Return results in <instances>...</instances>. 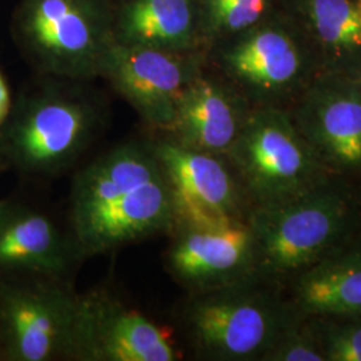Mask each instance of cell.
<instances>
[{
  "mask_svg": "<svg viewBox=\"0 0 361 361\" xmlns=\"http://www.w3.org/2000/svg\"><path fill=\"white\" fill-rule=\"evenodd\" d=\"M67 219L86 258L168 235L177 207L150 137L116 143L78 168Z\"/></svg>",
  "mask_w": 361,
  "mask_h": 361,
  "instance_id": "obj_1",
  "label": "cell"
},
{
  "mask_svg": "<svg viewBox=\"0 0 361 361\" xmlns=\"http://www.w3.org/2000/svg\"><path fill=\"white\" fill-rule=\"evenodd\" d=\"M90 82L37 75L0 125V171L50 180L73 170L102 134L104 98Z\"/></svg>",
  "mask_w": 361,
  "mask_h": 361,
  "instance_id": "obj_2",
  "label": "cell"
},
{
  "mask_svg": "<svg viewBox=\"0 0 361 361\" xmlns=\"http://www.w3.org/2000/svg\"><path fill=\"white\" fill-rule=\"evenodd\" d=\"M258 277L190 292L176 313L177 329L197 359L265 361L302 316Z\"/></svg>",
  "mask_w": 361,
  "mask_h": 361,
  "instance_id": "obj_3",
  "label": "cell"
},
{
  "mask_svg": "<svg viewBox=\"0 0 361 361\" xmlns=\"http://www.w3.org/2000/svg\"><path fill=\"white\" fill-rule=\"evenodd\" d=\"M246 221L256 276L276 283L343 249L355 228L356 205L348 190L329 178L292 200L252 207Z\"/></svg>",
  "mask_w": 361,
  "mask_h": 361,
  "instance_id": "obj_4",
  "label": "cell"
},
{
  "mask_svg": "<svg viewBox=\"0 0 361 361\" xmlns=\"http://www.w3.org/2000/svg\"><path fill=\"white\" fill-rule=\"evenodd\" d=\"M207 68L226 80L255 107L289 110L323 74L310 42L283 11L226 38L214 40Z\"/></svg>",
  "mask_w": 361,
  "mask_h": 361,
  "instance_id": "obj_5",
  "label": "cell"
},
{
  "mask_svg": "<svg viewBox=\"0 0 361 361\" xmlns=\"http://www.w3.org/2000/svg\"><path fill=\"white\" fill-rule=\"evenodd\" d=\"M11 37L37 75L91 82L116 43L113 0H19Z\"/></svg>",
  "mask_w": 361,
  "mask_h": 361,
  "instance_id": "obj_6",
  "label": "cell"
},
{
  "mask_svg": "<svg viewBox=\"0 0 361 361\" xmlns=\"http://www.w3.org/2000/svg\"><path fill=\"white\" fill-rule=\"evenodd\" d=\"M225 157L252 207L284 202L329 180L331 169L283 107L252 109Z\"/></svg>",
  "mask_w": 361,
  "mask_h": 361,
  "instance_id": "obj_7",
  "label": "cell"
},
{
  "mask_svg": "<svg viewBox=\"0 0 361 361\" xmlns=\"http://www.w3.org/2000/svg\"><path fill=\"white\" fill-rule=\"evenodd\" d=\"M77 298L71 279L0 274V360H66Z\"/></svg>",
  "mask_w": 361,
  "mask_h": 361,
  "instance_id": "obj_8",
  "label": "cell"
},
{
  "mask_svg": "<svg viewBox=\"0 0 361 361\" xmlns=\"http://www.w3.org/2000/svg\"><path fill=\"white\" fill-rule=\"evenodd\" d=\"M180 352L165 331L113 292L78 293L66 360L176 361Z\"/></svg>",
  "mask_w": 361,
  "mask_h": 361,
  "instance_id": "obj_9",
  "label": "cell"
},
{
  "mask_svg": "<svg viewBox=\"0 0 361 361\" xmlns=\"http://www.w3.org/2000/svg\"><path fill=\"white\" fill-rule=\"evenodd\" d=\"M149 137L174 194L176 225L219 226L247 219L252 204L225 155L194 150L162 131Z\"/></svg>",
  "mask_w": 361,
  "mask_h": 361,
  "instance_id": "obj_10",
  "label": "cell"
},
{
  "mask_svg": "<svg viewBox=\"0 0 361 361\" xmlns=\"http://www.w3.org/2000/svg\"><path fill=\"white\" fill-rule=\"evenodd\" d=\"M207 52H173L114 43L101 78L152 131H166L183 89L207 66Z\"/></svg>",
  "mask_w": 361,
  "mask_h": 361,
  "instance_id": "obj_11",
  "label": "cell"
},
{
  "mask_svg": "<svg viewBox=\"0 0 361 361\" xmlns=\"http://www.w3.org/2000/svg\"><path fill=\"white\" fill-rule=\"evenodd\" d=\"M168 237L165 269L188 293L257 277L246 219L219 226L177 224Z\"/></svg>",
  "mask_w": 361,
  "mask_h": 361,
  "instance_id": "obj_12",
  "label": "cell"
},
{
  "mask_svg": "<svg viewBox=\"0 0 361 361\" xmlns=\"http://www.w3.org/2000/svg\"><path fill=\"white\" fill-rule=\"evenodd\" d=\"M289 111L328 168L361 170V92L355 78L320 74Z\"/></svg>",
  "mask_w": 361,
  "mask_h": 361,
  "instance_id": "obj_13",
  "label": "cell"
},
{
  "mask_svg": "<svg viewBox=\"0 0 361 361\" xmlns=\"http://www.w3.org/2000/svg\"><path fill=\"white\" fill-rule=\"evenodd\" d=\"M68 228L15 197L0 200V274L39 273L71 279L85 259Z\"/></svg>",
  "mask_w": 361,
  "mask_h": 361,
  "instance_id": "obj_14",
  "label": "cell"
},
{
  "mask_svg": "<svg viewBox=\"0 0 361 361\" xmlns=\"http://www.w3.org/2000/svg\"><path fill=\"white\" fill-rule=\"evenodd\" d=\"M252 109L238 91L205 66L180 92L173 121L162 133L194 150L225 155Z\"/></svg>",
  "mask_w": 361,
  "mask_h": 361,
  "instance_id": "obj_15",
  "label": "cell"
},
{
  "mask_svg": "<svg viewBox=\"0 0 361 361\" xmlns=\"http://www.w3.org/2000/svg\"><path fill=\"white\" fill-rule=\"evenodd\" d=\"M113 35L122 46L207 52L200 0H113Z\"/></svg>",
  "mask_w": 361,
  "mask_h": 361,
  "instance_id": "obj_16",
  "label": "cell"
},
{
  "mask_svg": "<svg viewBox=\"0 0 361 361\" xmlns=\"http://www.w3.org/2000/svg\"><path fill=\"white\" fill-rule=\"evenodd\" d=\"M316 54L323 73L361 71V11L350 0H279Z\"/></svg>",
  "mask_w": 361,
  "mask_h": 361,
  "instance_id": "obj_17",
  "label": "cell"
},
{
  "mask_svg": "<svg viewBox=\"0 0 361 361\" xmlns=\"http://www.w3.org/2000/svg\"><path fill=\"white\" fill-rule=\"evenodd\" d=\"M293 304L305 316H361V250L340 249L297 276Z\"/></svg>",
  "mask_w": 361,
  "mask_h": 361,
  "instance_id": "obj_18",
  "label": "cell"
},
{
  "mask_svg": "<svg viewBox=\"0 0 361 361\" xmlns=\"http://www.w3.org/2000/svg\"><path fill=\"white\" fill-rule=\"evenodd\" d=\"M209 46L256 26L279 10V0H200Z\"/></svg>",
  "mask_w": 361,
  "mask_h": 361,
  "instance_id": "obj_19",
  "label": "cell"
},
{
  "mask_svg": "<svg viewBox=\"0 0 361 361\" xmlns=\"http://www.w3.org/2000/svg\"><path fill=\"white\" fill-rule=\"evenodd\" d=\"M326 361H361V316H310Z\"/></svg>",
  "mask_w": 361,
  "mask_h": 361,
  "instance_id": "obj_20",
  "label": "cell"
},
{
  "mask_svg": "<svg viewBox=\"0 0 361 361\" xmlns=\"http://www.w3.org/2000/svg\"><path fill=\"white\" fill-rule=\"evenodd\" d=\"M265 361H326L310 316L302 314L285 331Z\"/></svg>",
  "mask_w": 361,
  "mask_h": 361,
  "instance_id": "obj_21",
  "label": "cell"
},
{
  "mask_svg": "<svg viewBox=\"0 0 361 361\" xmlns=\"http://www.w3.org/2000/svg\"><path fill=\"white\" fill-rule=\"evenodd\" d=\"M13 94L10 90V86L0 73V125L6 121V118L10 114L11 107H13Z\"/></svg>",
  "mask_w": 361,
  "mask_h": 361,
  "instance_id": "obj_22",
  "label": "cell"
},
{
  "mask_svg": "<svg viewBox=\"0 0 361 361\" xmlns=\"http://www.w3.org/2000/svg\"><path fill=\"white\" fill-rule=\"evenodd\" d=\"M355 79H356V83H357V86H359V90H360L361 92V71L355 77Z\"/></svg>",
  "mask_w": 361,
  "mask_h": 361,
  "instance_id": "obj_23",
  "label": "cell"
},
{
  "mask_svg": "<svg viewBox=\"0 0 361 361\" xmlns=\"http://www.w3.org/2000/svg\"><path fill=\"white\" fill-rule=\"evenodd\" d=\"M350 1H352V3H353V4H355V6H356V7H357V8L361 11V0H350Z\"/></svg>",
  "mask_w": 361,
  "mask_h": 361,
  "instance_id": "obj_24",
  "label": "cell"
},
{
  "mask_svg": "<svg viewBox=\"0 0 361 361\" xmlns=\"http://www.w3.org/2000/svg\"><path fill=\"white\" fill-rule=\"evenodd\" d=\"M0 361H1V360H0Z\"/></svg>",
  "mask_w": 361,
  "mask_h": 361,
  "instance_id": "obj_25",
  "label": "cell"
}]
</instances>
